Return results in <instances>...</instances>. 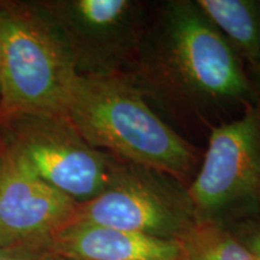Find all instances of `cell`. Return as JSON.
<instances>
[{
	"mask_svg": "<svg viewBox=\"0 0 260 260\" xmlns=\"http://www.w3.org/2000/svg\"><path fill=\"white\" fill-rule=\"evenodd\" d=\"M178 243L180 260H253L234 232L210 220H198Z\"/></svg>",
	"mask_w": 260,
	"mask_h": 260,
	"instance_id": "8fae6325",
	"label": "cell"
},
{
	"mask_svg": "<svg viewBox=\"0 0 260 260\" xmlns=\"http://www.w3.org/2000/svg\"><path fill=\"white\" fill-rule=\"evenodd\" d=\"M77 205L42 180L4 139L0 144V233L9 245L50 239L73 222Z\"/></svg>",
	"mask_w": 260,
	"mask_h": 260,
	"instance_id": "ba28073f",
	"label": "cell"
},
{
	"mask_svg": "<svg viewBox=\"0 0 260 260\" xmlns=\"http://www.w3.org/2000/svg\"><path fill=\"white\" fill-rule=\"evenodd\" d=\"M253 70H254V73L256 74V76H258V80H259V82H260V63H259L258 65H256V67H255ZM259 100H260V99H259Z\"/></svg>",
	"mask_w": 260,
	"mask_h": 260,
	"instance_id": "9a60e30c",
	"label": "cell"
},
{
	"mask_svg": "<svg viewBox=\"0 0 260 260\" xmlns=\"http://www.w3.org/2000/svg\"><path fill=\"white\" fill-rule=\"evenodd\" d=\"M56 255L77 260H180V243L142 234L71 222L50 237Z\"/></svg>",
	"mask_w": 260,
	"mask_h": 260,
	"instance_id": "9c48e42d",
	"label": "cell"
},
{
	"mask_svg": "<svg viewBox=\"0 0 260 260\" xmlns=\"http://www.w3.org/2000/svg\"><path fill=\"white\" fill-rule=\"evenodd\" d=\"M0 121L19 115L63 116L74 64L35 2L0 0Z\"/></svg>",
	"mask_w": 260,
	"mask_h": 260,
	"instance_id": "3957f363",
	"label": "cell"
},
{
	"mask_svg": "<svg viewBox=\"0 0 260 260\" xmlns=\"http://www.w3.org/2000/svg\"><path fill=\"white\" fill-rule=\"evenodd\" d=\"M56 28L77 75L126 73L147 27L140 0H39Z\"/></svg>",
	"mask_w": 260,
	"mask_h": 260,
	"instance_id": "277c9868",
	"label": "cell"
},
{
	"mask_svg": "<svg viewBox=\"0 0 260 260\" xmlns=\"http://www.w3.org/2000/svg\"><path fill=\"white\" fill-rule=\"evenodd\" d=\"M236 54L254 69L260 63V0H195Z\"/></svg>",
	"mask_w": 260,
	"mask_h": 260,
	"instance_id": "30bf717a",
	"label": "cell"
},
{
	"mask_svg": "<svg viewBox=\"0 0 260 260\" xmlns=\"http://www.w3.org/2000/svg\"><path fill=\"white\" fill-rule=\"evenodd\" d=\"M50 239L16 242L0 247V260H53Z\"/></svg>",
	"mask_w": 260,
	"mask_h": 260,
	"instance_id": "7c38bea8",
	"label": "cell"
},
{
	"mask_svg": "<svg viewBox=\"0 0 260 260\" xmlns=\"http://www.w3.org/2000/svg\"><path fill=\"white\" fill-rule=\"evenodd\" d=\"M126 74L146 96L182 115L205 118L259 102L241 58L195 0L155 8Z\"/></svg>",
	"mask_w": 260,
	"mask_h": 260,
	"instance_id": "6da1fadb",
	"label": "cell"
},
{
	"mask_svg": "<svg viewBox=\"0 0 260 260\" xmlns=\"http://www.w3.org/2000/svg\"><path fill=\"white\" fill-rule=\"evenodd\" d=\"M64 117L93 147L183 184L199 159L197 147L162 121L126 73L76 74Z\"/></svg>",
	"mask_w": 260,
	"mask_h": 260,
	"instance_id": "7a4b0ae2",
	"label": "cell"
},
{
	"mask_svg": "<svg viewBox=\"0 0 260 260\" xmlns=\"http://www.w3.org/2000/svg\"><path fill=\"white\" fill-rule=\"evenodd\" d=\"M198 220L224 224L260 207V100L211 129L203 164L187 187Z\"/></svg>",
	"mask_w": 260,
	"mask_h": 260,
	"instance_id": "8992f818",
	"label": "cell"
},
{
	"mask_svg": "<svg viewBox=\"0 0 260 260\" xmlns=\"http://www.w3.org/2000/svg\"><path fill=\"white\" fill-rule=\"evenodd\" d=\"M2 122L5 139L32 170L77 204L104 191L121 161L89 145L63 116L19 115Z\"/></svg>",
	"mask_w": 260,
	"mask_h": 260,
	"instance_id": "52a82bcc",
	"label": "cell"
},
{
	"mask_svg": "<svg viewBox=\"0 0 260 260\" xmlns=\"http://www.w3.org/2000/svg\"><path fill=\"white\" fill-rule=\"evenodd\" d=\"M234 234L247 247L253 260H260V217L255 220L246 222L241 233Z\"/></svg>",
	"mask_w": 260,
	"mask_h": 260,
	"instance_id": "4fadbf2b",
	"label": "cell"
},
{
	"mask_svg": "<svg viewBox=\"0 0 260 260\" xmlns=\"http://www.w3.org/2000/svg\"><path fill=\"white\" fill-rule=\"evenodd\" d=\"M53 260H77V259H71V258H64V256H59V255H56L54 256Z\"/></svg>",
	"mask_w": 260,
	"mask_h": 260,
	"instance_id": "e0dca14e",
	"label": "cell"
},
{
	"mask_svg": "<svg viewBox=\"0 0 260 260\" xmlns=\"http://www.w3.org/2000/svg\"><path fill=\"white\" fill-rule=\"evenodd\" d=\"M73 222L178 241L198 218L182 182L121 159L104 191L77 205Z\"/></svg>",
	"mask_w": 260,
	"mask_h": 260,
	"instance_id": "5b68a950",
	"label": "cell"
},
{
	"mask_svg": "<svg viewBox=\"0 0 260 260\" xmlns=\"http://www.w3.org/2000/svg\"><path fill=\"white\" fill-rule=\"evenodd\" d=\"M0 99H2V53H0Z\"/></svg>",
	"mask_w": 260,
	"mask_h": 260,
	"instance_id": "5bb4252c",
	"label": "cell"
},
{
	"mask_svg": "<svg viewBox=\"0 0 260 260\" xmlns=\"http://www.w3.org/2000/svg\"><path fill=\"white\" fill-rule=\"evenodd\" d=\"M9 243L5 241V239L4 237H3V235H2V233H0V247H3V246H8Z\"/></svg>",
	"mask_w": 260,
	"mask_h": 260,
	"instance_id": "2e32d148",
	"label": "cell"
}]
</instances>
